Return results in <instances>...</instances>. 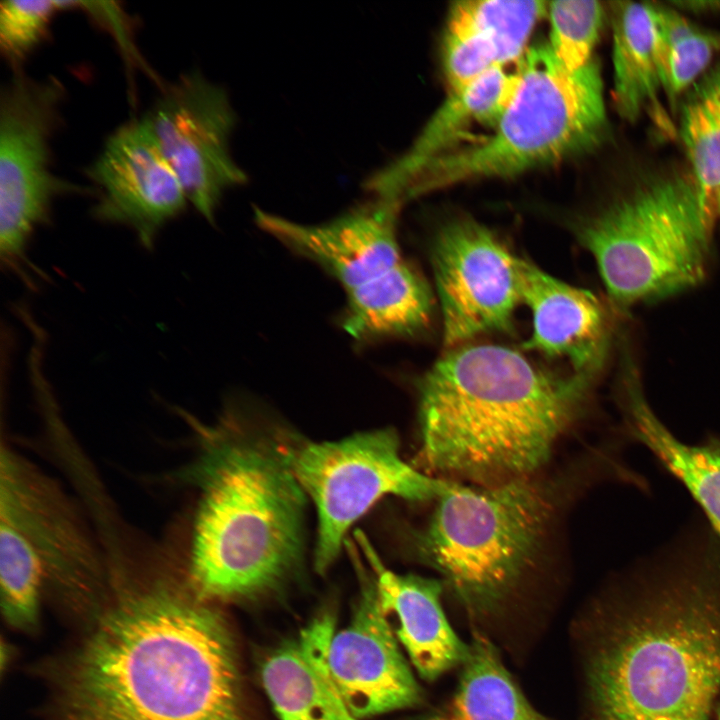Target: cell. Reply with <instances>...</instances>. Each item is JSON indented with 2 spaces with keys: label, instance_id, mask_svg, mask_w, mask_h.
Instances as JSON below:
<instances>
[{
  "label": "cell",
  "instance_id": "1",
  "mask_svg": "<svg viewBox=\"0 0 720 720\" xmlns=\"http://www.w3.org/2000/svg\"><path fill=\"white\" fill-rule=\"evenodd\" d=\"M52 680L51 720H247L228 626L173 572L114 586Z\"/></svg>",
  "mask_w": 720,
  "mask_h": 720
},
{
  "label": "cell",
  "instance_id": "2",
  "mask_svg": "<svg viewBox=\"0 0 720 720\" xmlns=\"http://www.w3.org/2000/svg\"><path fill=\"white\" fill-rule=\"evenodd\" d=\"M594 720H709L720 689V544L636 575L597 615Z\"/></svg>",
  "mask_w": 720,
  "mask_h": 720
},
{
  "label": "cell",
  "instance_id": "3",
  "mask_svg": "<svg viewBox=\"0 0 720 720\" xmlns=\"http://www.w3.org/2000/svg\"><path fill=\"white\" fill-rule=\"evenodd\" d=\"M176 410L196 440L192 459L172 473L198 494L189 586L211 603L277 589L302 568L308 502L279 432L256 431L232 406L212 423Z\"/></svg>",
  "mask_w": 720,
  "mask_h": 720
},
{
  "label": "cell",
  "instance_id": "4",
  "mask_svg": "<svg viewBox=\"0 0 720 720\" xmlns=\"http://www.w3.org/2000/svg\"><path fill=\"white\" fill-rule=\"evenodd\" d=\"M592 378L545 370L500 345L455 347L418 385L419 461L475 485L531 477L578 416Z\"/></svg>",
  "mask_w": 720,
  "mask_h": 720
},
{
  "label": "cell",
  "instance_id": "5",
  "mask_svg": "<svg viewBox=\"0 0 720 720\" xmlns=\"http://www.w3.org/2000/svg\"><path fill=\"white\" fill-rule=\"evenodd\" d=\"M517 64L516 89L492 133L421 168L403 187L402 204L462 182L511 177L554 164L603 141L608 119L595 59L571 73L545 43L527 49Z\"/></svg>",
  "mask_w": 720,
  "mask_h": 720
},
{
  "label": "cell",
  "instance_id": "6",
  "mask_svg": "<svg viewBox=\"0 0 720 720\" xmlns=\"http://www.w3.org/2000/svg\"><path fill=\"white\" fill-rule=\"evenodd\" d=\"M711 220L692 175L667 173L634 184L575 223L618 310L699 285L711 256Z\"/></svg>",
  "mask_w": 720,
  "mask_h": 720
},
{
  "label": "cell",
  "instance_id": "7",
  "mask_svg": "<svg viewBox=\"0 0 720 720\" xmlns=\"http://www.w3.org/2000/svg\"><path fill=\"white\" fill-rule=\"evenodd\" d=\"M414 535L417 556L473 613L494 610L517 586L542 542L552 505L528 478L495 485L453 482Z\"/></svg>",
  "mask_w": 720,
  "mask_h": 720
},
{
  "label": "cell",
  "instance_id": "8",
  "mask_svg": "<svg viewBox=\"0 0 720 720\" xmlns=\"http://www.w3.org/2000/svg\"><path fill=\"white\" fill-rule=\"evenodd\" d=\"M279 434L292 471L316 509L313 564L318 573L332 566L350 528L381 498L437 500L454 482L408 464L390 427L320 442Z\"/></svg>",
  "mask_w": 720,
  "mask_h": 720
},
{
  "label": "cell",
  "instance_id": "9",
  "mask_svg": "<svg viewBox=\"0 0 720 720\" xmlns=\"http://www.w3.org/2000/svg\"><path fill=\"white\" fill-rule=\"evenodd\" d=\"M63 98L58 80L18 73L0 95V258L32 286L27 250L33 234L47 223L57 197L81 192L51 166V139Z\"/></svg>",
  "mask_w": 720,
  "mask_h": 720
},
{
  "label": "cell",
  "instance_id": "10",
  "mask_svg": "<svg viewBox=\"0 0 720 720\" xmlns=\"http://www.w3.org/2000/svg\"><path fill=\"white\" fill-rule=\"evenodd\" d=\"M0 521L16 528L41 562L45 590L91 622L110 598L105 553L64 490L11 449L1 448Z\"/></svg>",
  "mask_w": 720,
  "mask_h": 720
},
{
  "label": "cell",
  "instance_id": "11",
  "mask_svg": "<svg viewBox=\"0 0 720 720\" xmlns=\"http://www.w3.org/2000/svg\"><path fill=\"white\" fill-rule=\"evenodd\" d=\"M144 117L188 203L213 223L224 193L247 181L230 150L236 114L225 89L199 72L185 73Z\"/></svg>",
  "mask_w": 720,
  "mask_h": 720
},
{
  "label": "cell",
  "instance_id": "12",
  "mask_svg": "<svg viewBox=\"0 0 720 720\" xmlns=\"http://www.w3.org/2000/svg\"><path fill=\"white\" fill-rule=\"evenodd\" d=\"M432 266L446 347L511 328L522 303L520 258L487 227L472 219L445 225L433 244Z\"/></svg>",
  "mask_w": 720,
  "mask_h": 720
},
{
  "label": "cell",
  "instance_id": "13",
  "mask_svg": "<svg viewBox=\"0 0 720 720\" xmlns=\"http://www.w3.org/2000/svg\"><path fill=\"white\" fill-rule=\"evenodd\" d=\"M87 175L96 195L95 218L126 226L146 249L153 248L160 231L188 204L144 116L106 139Z\"/></svg>",
  "mask_w": 720,
  "mask_h": 720
},
{
  "label": "cell",
  "instance_id": "14",
  "mask_svg": "<svg viewBox=\"0 0 720 720\" xmlns=\"http://www.w3.org/2000/svg\"><path fill=\"white\" fill-rule=\"evenodd\" d=\"M347 545L360 595L350 623L331 638L328 665L346 705L360 719L414 706L421 694L381 608L374 574Z\"/></svg>",
  "mask_w": 720,
  "mask_h": 720
},
{
  "label": "cell",
  "instance_id": "15",
  "mask_svg": "<svg viewBox=\"0 0 720 720\" xmlns=\"http://www.w3.org/2000/svg\"><path fill=\"white\" fill-rule=\"evenodd\" d=\"M401 207L373 197L318 224L295 222L259 208L254 209V218L261 230L319 265L349 291L402 261L397 241Z\"/></svg>",
  "mask_w": 720,
  "mask_h": 720
},
{
  "label": "cell",
  "instance_id": "16",
  "mask_svg": "<svg viewBox=\"0 0 720 720\" xmlns=\"http://www.w3.org/2000/svg\"><path fill=\"white\" fill-rule=\"evenodd\" d=\"M520 272L522 303L529 307L533 322L523 347L565 357L574 373L594 376L604 362L610 338L608 313L601 301L523 259Z\"/></svg>",
  "mask_w": 720,
  "mask_h": 720
},
{
  "label": "cell",
  "instance_id": "17",
  "mask_svg": "<svg viewBox=\"0 0 720 720\" xmlns=\"http://www.w3.org/2000/svg\"><path fill=\"white\" fill-rule=\"evenodd\" d=\"M539 0H463L449 9L442 45L447 86L457 90L489 70L519 62L546 14Z\"/></svg>",
  "mask_w": 720,
  "mask_h": 720
},
{
  "label": "cell",
  "instance_id": "18",
  "mask_svg": "<svg viewBox=\"0 0 720 720\" xmlns=\"http://www.w3.org/2000/svg\"><path fill=\"white\" fill-rule=\"evenodd\" d=\"M358 544L374 574L379 601L397 640L419 675L434 680L464 664L470 646L450 626L441 605L442 583L412 574H398L381 561L367 537L356 532Z\"/></svg>",
  "mask_w": 720,
  "mask_h": 720
},
{
  "label": "cell",
  "instance_id": "19",
  "mask_svg": "<svg viewBox=\"0 0 720 720\" xmlns=\"http://www.w3.org/2000/svg\"><path fill=\"white\" fill-rule=\"evenodd\" d=\"M517 83L516 70L496 67L464 88L448 92L408 150L368 178L367 191L373 197L401 204L400 192L421 168L454 150L470 128L494 126Z\"/></svg>",
  "mask_w": 720,
  "mask_h": 720
},
{
  "label": "cell",
  "instance_id": "20",
  "mask_svg": "<svg viewBox=\"0 0 720 720\" xmlns=\"http://www.w3.org/2000/svg\"><path fill=\"white\" fill-rule=\"evenodd\" d=\"M335 616L325 611L294 641L265 660L261 678L280 720H358L338 691L328 665Z\"/></svg>",
  "mask_w": 720,
  "mask_h": 720
},
{
  "label": "cell",
  "instance_id": "21",
  "mask_svg": "<svg viewBox=\"0 0 720 720\" xmlns=\"http://www.w3.org/2000/svg\"><path fill=\"white\" fill-rule=\"evenodd\" d=\"M620 400L628 431L690 491L720 539V438L698 445L678 440L649 406L633 362L624 364Z\"/></svg>",
  "mask_w": 720,
  "mask_h": 720
},
{
  "label": "cell",
  "instance_id": "22",
  "mask_svg": "<svg viewBox=\"0 0 720 720\" xmlns=\"http://www.w3.org/2000/svg\"><path fill=\"white\" fill-rule=\"evenodd\" d=\"M613 100L620 117L636 122L644 113L670 131L659 101L662 88L656 34L649 3H612Z\"/></svg>",
  "mask_w": 720,
  "mask_h": 720
},
{
  "label": "cell",
  "instance_id": "23",
  "mask_svg": "<svg viewBox=\"0 0 720 720\" xmlns=\"http://www.w3.org/2000/svg\"><path fill=\"white\" fill-rule=\"evenodd\" d=\"M346 293L342 328L358 342L414 336L431 319V290L422 276L403 260Z\"/></svg>",
  "mask_w": 720,
  "mask_h": 720
},
{
  "label": "cell",
  "instance_id": "24",
  "mask_svg": "<svg viewBox=\"0 0 720 720\" xmlns=\"http://www.w3.org/2000/svg\"><path fill=\"white\" fill-rule=\"evenodd\" d=\"M469 646L458 689L437 720H548L526 700L490 641L476 636Z\"/></svg>",
  "mask_w": 720,
  "mask_h": 720
},
{
  "label": "cell",
  "instance_id": "25",
  "mask_svg": "<svg viewBox=\"0 0 720 720\" xmlns=\"http://www.w3.org/2000/svg\"><path fill=\"white\" fill-rule=\"evenodd\" d=\"M680 137L700 204L714 221L720 193V68L705 75L685 98Z\"/></svg>",
  "mask_w": 720,
  "mask_h": 720
},
{
  "label": "cell",
  "instance_id": "26",
  "mask_svg": "<svg viewBox=\"0 0 720 720\" xmlns=\"http://www.w3.org/2000/svg\"><path fill=\"white\" fill-rule=\"evenodd\" d=\"M1 607L7 622L31 630L38 624L40 599L45 590L41 562L28 540L13 526L0 521Z\"/></svg>",
  "mask_w": 720,
  "mask_h": 720
},
{
  "label": "cell",
  "instance_id": "27",
  "mask_svg": "<svg viewBox=\"0 0 720 720\" xmlns=\"http://www.w3.org/2000/svg\"><path fill=\"white\" fill-rule=\"evenodd\" d=\"M553 57L568 72L589 65L604 20V8L593 0H559L547 3Z\"/></svg>",
  "mask_w": 720,
  "mask_h": 720
},
{
  "label": "cell",
  "instance_id": "28",
  "mask_svg": "<svg viewBox=\"0 0 720 720\" xmlns=\"http://www.w3.org/2000/svg\"><path fill=\"white\" fill-rule=\"evenodd\" d=\"M70 2L8 0L0 4V48L10 64H20L45 38L54 15Z\"/></svg>",
  "mask_w": 720,
  "mask_h": 720
},
{
  "label": "cell",
  "instance_id": "29",
  "mask_svg": "<svg viewBox=\"0 0 720 720\" xmlns=\"http://www.w3.org/2000/svg\"><path fill=\"white\" fill-rule=\"evenodd\" d=\"M720 53V31L699 29L671 47L659 60L662 88L670 102L689 88Z\"/></svg>",
  "mask_w": 720,
  "mask_h": 720
},
{
  "label": "cell",
  "instance_id": "30",
  "mask_svg": "<svg viewBox=\"0 0 720 720\" xmlns=\"http://www.w3.org/2000/svg\"><path fill=\"white\" fill-rule=\"evenodd\" d=\"M656 34L658 63L675 44L693 35L700 28L683 17L675 8L649 3Z\"/></svg>",
  "mask_w": 720,
  "mask_h": 720
},
{
  "label": "cell",
  "instance_id": "31",
  "mask_svg": "<svg viewBox=\"0 0 720 720\" xmlns=\"http://www.w3.org/2000/svg\"><path fill=\"white\" fill-rule=\"evenodd\" d=\"M676 9H684L692 12H706L720 9L719 1H678L673 2Z\"/></svg>",
  "mask_w": 720,
  "mask_h": 720
},
{
  "label": "cell",
  "instance_id": "32",
  "mask_svg": "<svg viewBox=\"0 0 720 720\" xmlns=\"http://www.w3.org/2000/svg\"><path fill=\"white\" fill-rule=\"evenodd\" d=\"M715 720H720V703L715 708Z\"/></svg>",
  "mask_w": 720,
  "mask_h": 720
},
{
  "label": "cell",
  "instance_id": "33",
  "mask_svg": "<svg viewBox=\"0 0 720 720\" xmlns=\"http://www.w3.org/2000/svg\"><path fill=\"white\" fill-rule=\"evenodd\" d=\"M717 214L720 215V193H719L718 200H717Z\"/></svg>",
  "mask_w": 720,
  "mask_h": 720
}]
</instances>
